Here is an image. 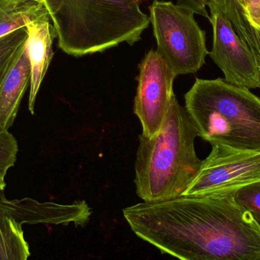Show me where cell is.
Masks as SVG:
<instances>
[{
    "label": "cell",
    "instance_id": "1",
    "mask_svg": "<svg viewBox=\"0 0 260 260\" xmlns=\"http://www.w3.org/2000/svg\"><path fill=\"white\" fill-rule=\"evenodd\" d=\"M235 195L144 202L123 215L136 236L179 260H260V226Z\"/></svg>",
    "mask_w": 260,
    "mask_h": 260
},
{
    "label": "cell",
    "instance_id": "2",
    "mask_svg": "<svg viewBox=\"0 0 260 260\" xmlns=\"http://www.w3.org/2000/svg\"><path fill=\"white\" fill-rule=\"evenodd\" d=\"M197 137L193 120L174 96L158 133L151 137L139 136L135 184L145 203L167 201L184 194L203 164L195 151Z\"/></svg>",
    "mask_w": 260,
    "mask_h": 260
},
{
    "label": "cell",
    "instance_id": "3",
    "mask_svg": "<svg viewBox=\"0 0 260 260\" xmlns=\"http://www.w3.org/2000/svg\"><path fill=\"white\" fill-rule=\"evenodd\" d=\"M58 40L70 56L102 53L140 41L150 24L140 0H42Z\"/></svg>",
    "mask_w": 260,
    "mask_h": 260
},
{
    "label": "cell",
    "instance_id": "4",
    "mask_svg": "<svg viewBox=\"0 0 260 260\" xmlns=\"http://www.w3.org/2000/svg\"><path fill=\"white\" fill-rule=\"evenodd\" d=\"M199 136L209 143L260 151V98L224 79H196L185 95Z\"/></svg>",
    "mask_w": 260,
    "mask_h": 260
},
{
    "label": "cell",
    "instance_id": "5",
    "mask_svg": "<svg viewBox=\"0 0 260 260\" xmlns=\"http://www.w3.org/2000/svg\"><path fill=\"white\" fill-rule=\"evenodd\" d=\"M149 21L159 55L176 76L195 73L209 54L206 32L192 11L172 2L154 0L149 6Z\"/></svg>",
    "mask_w": 260,
    "mask_h": 260
},
{
    "label": "cell",
    "instance_id": "6",
    "mask_svg": "<svg viewBox=\"0 0 260 260\" xmlns=\"http://www.w3.org/2000/svg\"><path fill=\"white\" fill-rule=\"evenodd\" d=\"M197 177L183 195H229L260 183V151L212 144Z\"/></svg>",
    "mask_w": 260,
    "mask_h": 260
},
{
    "label": "cell",
    "instance_id": "7",
    "mask_svg": "<svg viewBox=\"0 0 260 260\" xmlns=\"http://www.w3.org/2000/svg\"><path fill=\"white\" fill-rule=\"evenodd\" d=\"M139 70L134 112L142 124V135L151 137L165 123L175 96L173 85L177 76L154 50L145 54Z\"/></svg>",
    "mask_w": 260,
    "mask_h": 260
},
{
    "label": "cell",
    "instance_id": "8",
    "mask_svg": "<svg viewBox=\"0 0 260 260\" xmlns=\"http://www.w3.org/2000/svg\"><path fill=\"white\" fill-rule=\"evenodd\" d=\"M213 28L209 56L224 75V80L247 89L260 88V69L253 52L237 35L215 3H208Z\"/></svg>",
    "mask_w": 260,
    "mask_h": 260
},
{
    "label": "cell",
    "instance_id": "9",
    "mask_svg": "<svg viewBox=\"0 0 260 260\" xmlns=\"http://www.w3.org/2000/svg\"><path fill=\"white\" fill-rule=\"evenodd\" d=\"M25 27L27 32L26 50L31 70L28 110L30 114H35L37 96L53 59V43L56 33L50 15L31 21Z\"/></svg>",
    "mask_w": 260,
    "mask_h": 260
},
{
    "label": "cell",
    "instance_id": "10",
    "mask_svg": "<svg viewBox=\"0 0 260 260\" xmlns=\"http://www.w3.org/2000/svg\"><path fill=\"white\" fill-rule=\"evenodd\" d=\"M30 63L26 44L0 82V131L13 125L30 81Z\"/></svg>",
    "mask_w": 260,
    "mask_h": 260
},
{
    "label": "cell",
    "instance_id": "11",
    "mask_svg": "<svg viewBox=\"0 0 260 260\" xmlns=\"http://www.w3.org/2000/svg\"><path fill=\"white\" fill-rule=\"evenodd\" d=\"M242 42L253 52L260 67V0H216Z\"/></svg>",
    "mask_w": 260,
    "mask_h": 260
},
{
    "label": "cell",
    "instance_id": "12",
    "mask_svg": "<svg viewBox=\"0 0 260 260\" xmlns=\"http://www.w3.org/2000/svg\"><path fill=\"white\" fill-rule=\"evenodd\" d=\"M47 15L45 6L38 0H20L0 6V38Z\"/></svg>",
    "mask_w": 260,
    "mask_h": 260
},
{
    "label": "cell",
    "instance_id": "13",
    "mask_svg": "<svg viewBox=\"0 0 260 260\" xmlns=\"http://www.w3.org/2000/svg\"><path fill=\"white\" fill-rule=\"evenodd\" d=\"M24 223L8 214L0 213V260H27L28 244L24 238Z\"/></svg>",
    "mask_w": 260,
    "mask_h": 260
},
{
    "label": "cell",
    "instance_id": "14",
    "mask_svg": "<svg viewBox=\"0 0 260 260\" xmlns=\"http://www.w3.org/2000/svg\"><path fill=\"white\" fill-rule=\"evenodd\" d=\"M27 40L26 27L18 29L0 38V82Z\"/></svg>",
    "mask_w": 260,
    "mask_h": 260
},
{
    "label": "cell",
    "instance_id": "15",
    "mask_svg": "<svg viewBox=\"0 0 260 260\" xmlns=\"http://www.w3.org/2000/svg\"><path fill=\"white\" fill-rule=\"evenodd\" d=\"M18 145L15 136L7 131H0V176L6 177L8 171L15 165Z\"/></svg>",
    "mask_w": 260,
    "mask_h": 260
},
{
    "label": "cell",
    "instance_id": "16",
    "mask_svg": "<svg viewBox=\"0 0 260 260\" xmlns=\"http://www.w3.org/2000/svg\"><path fill=\"white\" fill-rule=\"evenodd\" d=\"M235 200L250 212L260 226V183L241 188L235 193Z\"/></svg>",
    "mask_w": 260,
    "mask_h": 260
},
{
    "label": "cell",
    "instance_id": "17",
    "mask_svg": "<svg viewBox=\"0 0 260 260\" xmlns=\"http://www.w3.org/2000/svg\"><path fill=\"white\" fill-rule=\"evenodd\" d=\"M28 202L26 199L9 200L5 192L0 193V213L8 214L18 219H24L29 213Z\"/></svg>",
    "mask_w": 260,
    "mask_h": 260
},
{
    "label": "cell",
    "instance_id": "18",
    "mask_svg": "<svg viewBox=\"0 0 260 260\" xmlns=\"http://www.w3.org/2000/svg\"><path fill=\"white\" fill-rule=\"evenodd\" d=\"M177 5L186 8L197 15H202L206 18H210L208 13L206 6L207 0H177Z\"/></svg>",
    "mask_w": 260,
    "mask_h": 260
},
{
    "label": "cell",
    "instance_id": "19",
    "mask_svg": "<svg viewBox=\"0 0 260 260\" xmlns=\"http://www.w3.org/2000/svg\"><path fill=\"white\" fill-rule=\"evenodd\" d=\"M6 186V181H5V177L0 176V193H1V192H4Z\"/></svg>",
    "mask_w": 260,
    "mask_h": 260
},
{
    "label": "cell",
    "instance_id": "20",
    "mask_svg": "<svg viewBox=\"0 0 260 260\" xmlns=\"http://www.w3.org/2000/svg\"><path fill=\"white\" fill-rule=\"evenodd\" d=\"M17 1H20V0H0V6H5V5L10 4V3H15Z\"/></svg>",
    "mask_w": 260,
    "mask_h": 260
},
{
    "label": "cell",
    "instance_id": "21",
    "mask_svg": "<svg viewBox=\"0 0 260 260\" xmlns=\"http://www.w3.org/2000/svg\"><path fill=\"white\" fill-rule=\"evenodd\" d=\"M215 2H216V0H207V4L208 3H215Z\"/></svg>",
    "mask_w": 260,
    "mask_h": 260
},
{
    "label": "cell",
    "instance_id": "22",
    "mask_svg": "<svg viewBox=\"0 0 260 260\" xmlns=\"http://www.w3.org/2000/svg\"><path fill=\"white\" fill-rule=\"evenodd\" d=\"M17 2H18V1H17ZM10 4H11V3H10ZM8 5H9V4H8ZM5 6H7V5H5Z\"/></svg>",
    "mask_w": 260,
    "mask_h": 260
},
{
    "label": "cell",
    "instance_id": "23",
    "mask_svg": "<svg viewBox=\"0 0 260 260\" xmlns=\"http://www.w3.org/2000/svg\"><path fill=\"white\" fill-rule=\"evenodd\" d=\"M38 1H41V2H42V0H38Z\"/></svg>",
    "mask_w": 260,
    "mask_h": 260
},
{
    "label": "cell",
    "instance_id": "24",
    "mask_svg": "<svg viewBox=\"0 0 260 260\" xmlns=\"http://www.w3.org/2000/svg\"><path fill=\"white\" fill-rule=\"evenodd\" d=\"M259 69H260V67H259Z\"/></svg>",
    "mask_w": 260,
    "mask_h": 260
}]
</instances>
